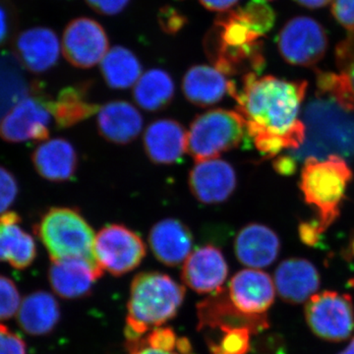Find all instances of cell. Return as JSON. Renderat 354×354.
Wrapping results in <instances>:
<instances>
[{"instance_id":"obj_1","label":"cell","mask_w":354,"mask_h":354,"mask_svg":"<svg viewBox=\"0 0 354 354\" xmlns=\"http://www.w3.org/2000/svg\"><path fill=\"white\" fill-rule=\"evenodd\" d=\"M308 84L274 76L244 75L241 88L232 81L230 95L245 121L247 134L263 155L274 157L304 143L305 127L298 120Z\"/></svg>"},{"instance_id":"obj_2","label":"cell","mask_w":354,"mask_h":354,"mask_svg":"<svg viewBox=\"0 0 354 354\" xmlns=\"http://www.w3.org/2000/svg\"><path fill=\"white\" fill-rule=\"evenodd\" d=\"M304 143L288 156L295 162L337 156L354 158V97L341 73L318 72L317 92L302 114Z\"/></svg>"},{"instance_id":"obj_3","label":"cell","mask_w":354,"mask_h":354,"mask_svg":"<svg viewBox=\"0 0 354 354\" xmlns=\"http://www.w3.org/2000/svg\"><path fill=\"white\" fill-rule=\"evenodd\" d=\"M263 35L243 8L221 13L205 39L214 67L225 75L259 73L265 66Z\"/></svg>"},{"instance_id":"obj_4","label":"cell","mask_w":354,"mask_h":354,"mask_svg":"<svg viewBox=\"0 0 354 354\" xmlns=\"http://www.w3.org/2000/svg\"><path fill=\"white\" fill-rule=\"evenodd\" d=\"M185 298V288L169 274L160 272H140L133 279L127 304L128 342L137 341L171 320Z\"/></svg>"},{"instance_id":"obj_5","label":"cell","mask_w":354,"mask_h":354,"mask_svg":"<svg viewBox=\"0 0 354 354\" xmlns=\"http://www.w3.org/2000/svg\"><path fill=\"white\" fill-rule=\"evenodd\" d=\"M35 232L53 261H87L95 271L104 270L95 255V234L93 227L77 209L53 207L41 216Z\"/></svg>"},{"instance_id":"obj_6","label":"cell","mask_w":354,"mask_h":354,"mask_svg":"<svg viewBox=\"0 0 354 354\" xmlns=\"http://www.w3.org/2000/svg\"><path fill=\"white\" fill-rule=\"evenodd\" d=\"M304 162L300 188L307 204L317 209L318 221L314 223L322 234L339 218V206L353 171L346 160L337 156L323 160L309 158Z\"/></svg>"},{"instance_id":"obj_7","label":"cell","mask_w":354,"mask_h":354,"mask_svg":"<svg viewBox=\"0 0 354 354\" xmlns=\"http://www.w3.org/2000/svg\"><path fill=\"white\" fill-rule=\"evenodd\" d=\"M247 134L237 111L211 109L197 115L187 133V153L195 162L218 158L241 145Z\"/></svg>"},{"instance_id":"obj_8","label":"cell","mask_w":354,"mask_h":354,"mask_svg":"<svg viewBox=\"0 0 354 354\" xmlns=\"http://www.w3.org/2000/svg\"><path fill=\"white\" fill-rule=\"evenodd\" d=\"M305 318L310 330L320 339L344 341L354 330L353 299L335 291L315 293L305 306Z\"/></svg>"},{"instance_id":"obj_9","label":"cell","mask_w":354,"mask_h":354,"mask_svg":"<svg viewBox=\"0 0 354 354\" xmlns=\"http://www.w3.org/2000/svg\"><path fill=\"white\" fill-rule=\"evenodd\" d=\"M50 97L35 92L16 102L0 120V138L7 143L44 142L50 138Z\"/></svg>"},{"instance_id":"obj_10","label":"cell","mask_w":354,"mask_h":354,"mask_svg":"<svg viewBox=\"0 0 354 354\" xmlns=\"http://www.w3.org/2000/svg\"><path fill=\"white\" fill-rule=\"evenodd\" d=\"M95 255L104 271L121 277L136 269L145 258V243L125 225H109L95 239Z\"/></svg>"},{"instance_id":"obj_11","label":"cell","mask_w":354,"mask_h":354,"mask_svg":"<svg viewBox=\"0 0 354 354\" xmlns=\"http://www.w3.org/2000/svg\"><path fill=\"white\" fill-rule=\"evenodd\" d=\"M279 53L286 62L297 66H313L326 55L328 38L320 23L306 16L288 21L278 38Z\"/></svg>"},{"instance_id":"obj_12","label":"cell","mask_w":354,"mask_h":354,"mask_svg":"<svg viewBox=\"0 0 354 354\" xmlns=\"http://www.w3.org/2000/svg\"><path fill=\"white\" fill-rule=\"evenodd\" d=\"M62 50L70 64L77 68H91L100 64L108 53V35L97 21L76 18L65 28Z\"/></svg>"},{"instance_id":"obj_13","label":"cell","mask_w":354,"mask_h":354,"mask_svg":"<svg viewBox=\"0 0 354 354\" xmlns=\"http://www.w3.org/2000/svg\"><path fill=\"white\" fill-rule=\"evenodd\" d=\"M198 330L234 329L246 328L252 334L270 327L266 314L250 315L241 311L230 299L225 290L211 295L207 299L197 305Z\"/></svg>"},{"instance_id":"obj_14","label":"cell","mask_w":354,"mask_h":354,"mask_svg":"<svg viewBox=\"0 0 354 354\" xmlns=\"http://www.w3.org/2000/svg\"><path fill=\"white\" fill-rule=\"evenodd\" d=\"M188 183L193 196L202 204H221L234 194L236 172L221 158L201 160L191 169Z\"/></svg>"},{"instance_id":"obj_15","label":"cell","mask_w":354,"mask_h":354,"mask_svg":"<svg viewBox=\"0 0 354 354\" xmlns=\"http://www.w3.org/2000/svg\"><path fill=\"white\" fill-rule=\"evenodd\" d=\"M228 266L221 249L214 245L199 247L183 263L181 279L200 295L218 292L227 278Z\"/></svg>"},{"instance_id":"obj_16","label":"cell","mask_w":354,"mask_h":354,"mask_svg":"<svg viewBox=\"0 0 354 354\" xmlns=\"http://www.w3.org/2000/svg\"><path fill=\"white\" fill-rule=\"evenodd\" d=\"M13 53L26 70L34 74L44 73L55 67L59 59V39L50 28H29L16 36Z\"/></svg>"},{"instance_id":"obj_17","label":"cell","mask_w":354,"mask_h":354,"mask_svg":"<svg viewBox=\"0 0 354 354\" xmlns=\"http://www.w3.org/2000/svg\"><path fill=\"white\" fill-rule=\"evenodd\" d=\"M143 146L147 157L153 164H177L187 152V132L176 120H155L144 132Z\"/></svg>"},{"instance_id":"obj_18","label":"cell","mask_w":354,"mask_h":354,"mask_svg":"<svg viewBox=\"0 0 354 354\" xmlns=\"http://www.w3.org/2000/svg\"><path fill=\"white\" fill-rule=\"evenodd\" d=\"M274 286L267 272L247 269L230 279L228 295L241 311L250 315H263L274 301Z\"/></svg>"},{"instance_id":"obj_19","label":"cell","mask_w":354,"mask_h":354,"mask_svg":"<svg viewBox=\"0 0 354 354\" xmlns=\"http://www.w3.org/2000/svg\"><path fill=\"white\" fill-rule=\"evenodd\" d=\"M193 242L190 228L174 218L158 221L149 232V244L153 256L169 267L185 262L192 253Z\"/></svg>"},{"instance_id":"obj_20","label":"cell","mask_w":354,"mask_h":354,"mask_svg":"<svg viewBox=\"0 0 354 354\" xmlns=\"http://www.w3.org/2000/svg\"><path fill=\"white\" fill-rule=\"evenodd\" d=\"M279 297L291 304L306 301L320 288V274L308 260L292 258L281 262L274 272Z\"/></svg>"},{"instance_id":"obj_21","label":"cell","mask_w":354,"mask_h":354,"mask_svg":"<svg viewBox=\"0 0 354 354\" xmlns=\"http://www.w3.org/2000/svg\"><path fill=\"white\" fill-rule=\"evenodd\" d=\"M32 162L39 176L50 183L71 180L78 167V155L74 146L64 138L41 142L32 153Z\"/></svg>"},{"instance_id":"obj_22","label":"cell","mask_w":354,"mask_h":354,"mask_svg":"<svg viewBox=\"0 0 354 354\" xmlns=\"http://www.w3.org/2000/svg\"><path fill=\"white\" fill-rule=\"evenodd\" d=\"M97 125L104 140L127 145L139 136L143 129V116L132 104L113 101L104 104L97 113Z\"/></svg>"},{"instance_id":"obj_23","label":"cell","mask_w":354,"mask_h":354,"mask_svg":"<svg viewBox=\"0 0 354 354\" xmlns=\"http://www.w3.org/2000/svg\"><path fill=\"white\" fill-rule=\"evenodd\" d=\"M279 250L281 242L278 235L271 228L259 223L246 225L235 239V255L246 267H268L278 258Z\"/></svg>"},{"instance_id":"obj_24","label":"cell","mask_w":354,"mask_h":354,"mask_svg":"<svg viewBox=\"0 0 354 354\" xmlns=\"http://www.w3.org/2000/svg\"><path fill=\"white\" fill-rule=\"evenodd\" d=\"M102 276L90 263L81 259L53 261L48 270L51 288L64 299L87 297Z\"/></svg>"},{"instance_id":"obj_25","label":"cell","mask_w":354,"mask_h":354,"mask_svg":"<svg viewBox=\"0 0 354 354\" xmlns=\"http://www.w3.org/2000/svg\"><path fill=\"white\" fill-rule=\"evenodd\" d=\"M232 81L216 67L199 64L190 67L183 80L184 97L200 108L214 106L230 94Z\"/></svg>"},{"instance_id":"obj_26","label":"cell","mask_w":354,"mask_h":354,"mask_svg":"<svg viewBox=\"0 0 354 354\" xmlns=\"http://www.w3.org/2000/svg\"><path fill=\"white\" fill-rule=\"evenodd\" d=\"M21 216L16 212L0 215V262L16 270H25L37 257V245L31 234L20 227Z\"/></svg>"},{"instance_id":"obj_27","label":"cell","mask_w":354,"mask_h":354,"mask_svg":"<svg viewBox=\"0 0 354 354\" xmlns=\"http://www.w3.org/2000/svg\"><path fill=\"white\" fill-rule=\"evenodd\" d=\"M60 319L57 300L46 291H36L27 295L18 310L17 321L21 329L31 335L50 334Z\"/></svg>"},{"instance_id":"obj_28","label":"cell","mask_w":354,"mask_h":354,"mask_svg":"<svg viewBox=\"0 0 354 354\" xmlns=\"http://www.w3.org/2000/svg\"><path fill=\"white\" fill-rule=\"evenodd\" d=\"M50 113L60 129L73 127L99 113L101 106L88 99L87 86L62 88L55 100H50Z\"/></svg>"},{"instance_id":"obj_29","label":"cell","mask_w":354,"mask_h":354,"mask_svg":"<svg viewBox=\"0 0 354 354\" xmlns=\"http://www.w3.org/2000/svg\"><path fill=\"white\" fill-rule=\"evenodd\" d=\"M176 93L171 76L162 69H151L142 74L133 88V99L144 111H162L171 104Z\"/></svg>"},{"instance_id":"obj_30","label":"cell","mask_w":354,"mask_h":354,"mask_svg":"<svg viewBox=\"0 0 354 354\" xmlns=\"http://www.w3.org/2000/svg\"><path fill=\"white\" fill-rule=\"evenodd\" d=\"M101 72L109 87L116 90L133 87L143 74L138 57L120 46L108 51L101 62Z\"/></svg>"},{"instance_id":"obj_31","label":"cell","mask_w":354,"mask_h":354,"mask_svg":"<svg viewBox=\"0 0 354 354\" xmlns=\"http://www.w3.org/2000/svg\"><path fill=\"white\" fill-rule=\"evenodd\" d=\"M220 342H209L211 354H247L250 351V335L252 333L246 328L223 329Z\"/></svg>"},{"instance_id":"obj_32","label":"cell","mask_w":354,"mask_h":354,"mask_svg":"<svg viewBox=\"0 0 354 354\" xmlns=\"http://www.w3.org/2000/svg\"><path fill=\"white\" fill-rule=\"evenodd\" d=\"M335 62L342 75L346 77L354 97V31L348 32L346 39L337 44Z\"/></svg>"},{"instance_id":"obj_33","label":"cell","mask_w":354,"mask_h":354,"mask_svg":"<svg viewBox=\"0 0 354 354\" xmlns=\"http://www.w3.org/2000/svg\"><path fill=\"white\" fill-rule=\"evenodd\" d=\"M21 297L15 283L0 274V321L12 318L20 308Z\"/></svg>"},{"instance_id":"obj_34","label":"cell","mask_w":354,"mask_h":354,"mask_svg":"<svg viewBox=\"0 0 354 354\" xmlns=\"http://www.w3.org/2000/svg\"><path fill=\"white\" fill-rule=\"evenodd\" d=\"M243 9L263 36L272 29L276 14L266 0H252Z\"/></svg>"},{"instance_id":"obj_35","label":"cell","mask_w":354,"mask_h":354,"mask_svg":"<svg viewBox=\"0 0 354 354\" xmlns=\"http://www.w3.org/2000/svg\"><path fill=\"white\" fill-rule=\"evenodd\" d=\"M19 193V184L15 176L0 165V215L6 213L16 201Z\"/></svg>"},{"instance_id":"obj_36","label":"cell","mask_w":354,"mask_h":354,"mask_svg":"<svg viewBox=\"0 0 354 354\" xmlns=\"http://www.w3.org/2000/svg\"><path fill=\"white\" fill-rule=\"evenodd\" d=\"M147 346L162 351H174L178 337L171 328H156L144 337Z\"/></svg>"},{"instance_id":"obj_37","label":"cell","mask_w":354,"mask_h":354,"mask_svg":"<svg viewBox=\"0 0 354 354\" xmlns=\"http://www.w3.org/2000/svg\"><path fill=\"white\" fill-rule=\"evenodd\" d=\"M0 354H27L24 339L2 324H0Z\"/></svg>"},{"instance_id":"obj_38","label":"cell","mask_w":354,"mask_h":354,"mask_svg":"<svg viewBox=\"0 0 354 354\" xmlns=\"http://www.w3.org/2000/svg\"><path fill=\"white\" fill-rule=\"evenodd\" d=\"M332 14L342 27L354 31V0H333Z\"/></svg>"},{"instance_id":"obj_39","label":"cell","mask_w":354,"mask_h":354,"mask_svg":"<svg viewBox=\"0 0 354 354\" xmlns=\"http://www.w3.org/2000/svg\"><path fill=\"white\" fill-rule=\"evenodd\" d=\"M86 2L95 12L104 16H113L122 12L130 0H86Z\"/></svg>"},{"instance_id":"obj_40","label":"cell","mask_w":354,"mask_h":354,"mask_svg":"<svg viewBox=\"0 0 354 354\" xmlns=\"http://www.w3.org/2000/svg\"><path fill=\"white\" fill-rule=\"evenodd\" d=\"M127 349L128 354H180L174 353V351H162V349L151 348V346H147L144 337L142 339H137V341H127Z\"/></svg>"},{"instance_id":"obj_41","label":"cell","mask_w":354,"mask_h":354,"mask_svg":"<svg viewBox=\"0 0 354 354\" xmlns=\"http://www.w3.org/2000/svg\"><path fill=\"white\" fill-rule=\"evenodd\" d=\"M300 239L306 245L316 246L321 239V234L317 230L315 223H302L299 227Z\"/></svg>"},{"instance_id":"obj_42","label":"cell","mask_w":354,"mask_h":354,"mask_svg":"<svg viewBox=\"0 0 354 354\" xmlns=\"http://www.w3.org/2000/svg\"><path fill=\"white\" fill-rule=\"evenodd\" d=\"M11 32V18L8 9L0 3V46H3Z\"/></svg>"},{"instance_id":"obj_43","label":"cell","mask_w":354,"mask_h":354,"mask_svg":"<svg viewBox=\"0 0 354 354\" xmlns=\"http://www.w3.org/2000/svg\"><path fill=\"white\" fill-rule=\"evenodd\" d=\"M274 169L283 176H290L297 171V162L290 156H281L274 162Z\"/></svg>"},{"instance_id":"obj_44","label":"cell","mask_w":354,"mask_h":354,"mask_svg":"<svg viewBox=\"0 0 354 354\" xmlns=\"http://www.w3.org/2000/svg\"><path fill=\"white\" fill-rule=\"evenodd\" d=\"M199 1L205 8L209 10L223 13L230 10L239 0H199Z\"/></svg>"},{"instance_id":"obj_45","label":"cell","mask_w":354,"mask_h":354,"mask_svg":"<svg viewBox=\"0 0 354 354\" xmlns=\"http://www.w3.org/2000/svg\"><path fill=\"white\" fill-rule=\"evenodd\" d=\"M295 1L307 8L317 9L327 6L333 0H295Z\"/></svg>"},{"instance_id":"obj_46","label":"cell","mask_w":354,"mask_h":354,"mask_svg":"<svg viewBox=\"0 0 354 354\" xmlns=\"http://www.w3.org/2000/svg\"><path fill=\"white\" fill-rule=\"evenodd\" d=\"M176 349L180 354H193L192 346L187 337H179L176 342Z\"/></svg>"},{"instance_id":"obj_47","label":"cell","mask_w":354,"mask_h":354,"mask_svg":"<svg viewBox=\"0 0 354 354\" xmlns=\"http://www.w3.org/2000/svg\"><path fill=\"white\" fill-rule=\"evenodd\" d=\"M339 354H354V337L351 339V342H349L348 348Z\"/></svg>"},{"instance_id":"obj_48","label":"cell","mask_w":354,"mask_h":354,"mask_svg":"<svg viewBox=\"0 0 354 354\" xmlns=\"http://www.w3.org/2000/svg\"><path fill=\"white\" fill-rule=\"evenodd\" d=\"M349 285H351V286H354V279H351V281H349Z\"/></svg>"},{"instance_id":"obj_49","label":"cell","mask_w":354,"mask_h":354,"mask_svg":"<svg viewBox=\"0 0 354 354\" xmlns=\"http://www.w3.org/2000/svg\"><path fill=\"white\" fill-rule=\"evenodd\" d=\"M266 1H268V0H266Z\"/></svg>"}]
</instances>
